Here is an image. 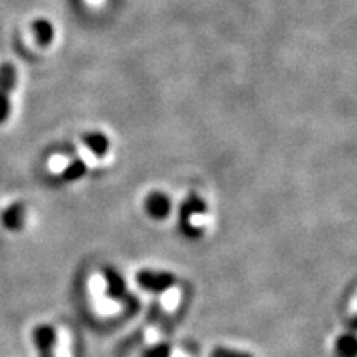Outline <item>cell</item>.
<instances>
[{
    "mask_svg": "<svg viewBox=\"0 0 357 357\" xmlns=\"http://www.w3.org/2000/svg\"><path fill=\"white\" fill-rule=\"evenodd\" d=\"M17 68L13 63L0 65V124L6 123L10 114V96L17 86Z\"/></svg>",
    "mask_w": 357,
    "mask_h": 357,
    "instance_id": "6da1fadb",
    "label": "cell"
},
{
    "mask_svg": "<svg viewBox=\"0 0 357 357\" xmlns=\"http://www.w3.org/2000/svg\"><path fill=\"white\" fill-rule=\"evenodd\" d=\"M137 284L151 293H164L176 284V275L162 270H141L136 275Z\"/></svg>",
    "mask_w": 357,
    "mask_h": 357,
    "instance_id": "7a4b0ae2",
    "label": "cell"
},
{
    "mask_svg": "<svg viewBox=\"0 0 357 357\" xmlns=\"http://www.w3.org/2000/svg\"><path fill=\"white\" fill-rule=\"evenodd\" d=\"M33 342L38 357H56V329L50 324H40L33 329Z\"/></svg>",
    "mask_w": 357,
    "mask_h": 357,
    "instance_id": "3957f363",
    "label": "cell"
},
{
    "mask_svg": "<svg viewBox=\"0 0 357 357\" xmlns=\"http://www.w3.org/2000/svg\"><path fill=\"white\" fill-rule=\"evenodd\" d=\"M102 275H105V283H106V293L111 300L121 301L126 300L128 296V288L126 283H124L123 276L114 270V268H105L102 270Z\"/></svg>",
    "mask_w": 357,
    "mask_h": 357,
    "instance_id": "277c9868",
    "label": "cell"
},
{
    "mask_svg": "<svg viewBox=\"0 0 357 357\" xmlns=\"http://www.w3.org/2000/svg\"><path fill=\"white\" fill-rule=\"evenodd\" d=\"M146 212L147 215L154 220H164L169 213H171V200L166 194H159V192H154L149 197L146 199Z\"/></svg>",
    "mask_w": 357,
    "mask_h": 357,
    "instance_id": "5b68a950",
    "label": "cell"
},
{
    "mask_svg": "<svg viewBox=\"0 0 357 357\" xmlns=\"http://www.w3.org/2000/svg\"><path fill=\"white\" fill-rule=\"evenodd\" d=\"M2 218H3V225H6L8 230H13V231L22 230V227H24V222H25L24 207H22L20 204L10 205V207L6 211V213H3Z\"/></svg>",
    "mask_w": 357,
    "mask_h": 357,
    "instance_id": "8992f818",
    "label": "cell"
},
{
    "mask_svg": "<svg viewBox=\"0 0 357 357\" xmlns=\"http://www.w3.org/2000/svg\"><path fill=\"white\" fill-rule=\"evenodd\" d=\"M357 342L352 334H342L336 342V354L337 357H356Z\"/></svg>",
    "mask_w": 357,
    "mask_h": 357,
    "instance_id": "52a82bcc",
    "label": "cell"
},
{
    "mask_svg": "<svg viewBox=\"0 0 357 357\" xmlns=\"http://www.w3.org/2000/svg\"><path fill=\"white\" fill-rule=\"evenodd\" d=\"M172 347L169 342H158V344L147 347L139 357H171Z\"/></svg>",
    "mask_w": 357,
    "mask_h": 357,
    "instance_id": "ba28073f",
    "label": "cell"
},
{
    "mask_svg": "<svg viewBox=\"0 0 357 357\" xmlns=\"http://www.w3.org/2000/svg\"><path fill=\"white\" fill-rule=\"evenodd\" d=\"M33 32L37 35V40L42 43H48L52 40L53 35V29L48 22L45 20H38L33 24Z\"/></svg>",
    "mask_w": 357,
    "mask_h": 357,
    "instance_id": "9c48e42d",
    "label": "cell"
},
{
    "mask_svg": "<svg viewBox=\"0 0 357 357\" xmlns=\"http://www.w3.org/2000/svg\"><path fill=\"white\" fill-rule=\"evenodd\" d=\"M208 357H255V356L250 354L247 351H238V349H231V347L217 346L211 351V356Z\"/></svg>",
    "mask_w": 357,
    "mask_h": 357,
    "instance_id": "30bf717a",
    "label": "cell"
}]
</instances>
